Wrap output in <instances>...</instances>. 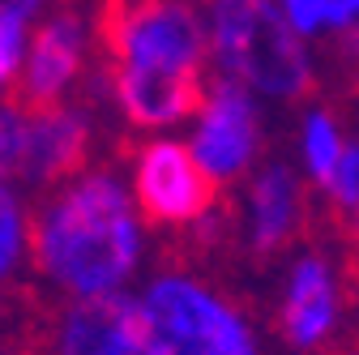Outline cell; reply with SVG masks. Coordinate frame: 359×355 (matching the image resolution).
<instances>
[{
  "label": "cell",
  "instance_id": "obj_22",
  "mask_svg": "<svg viewBox=\"0 0 359 355\" xmlns=\"http://www.w3.org/2000/svg\"><path fill=\"white\" fill-rule=\"evenodd\" d=\"M0 304H5V279H0Z\"/></svg>",
  "mask_w": 359,
  "mask_h": 355
},
{
  "label": "cell",
  "instance_id": "obj_19",
  "mask_svg": "<svg viewBox=\"0 0 359 355\" xmlns=\"http://www.w3.org/2000/svg\"><path fill=\"white\" fill-rule=\"evenodd\" d=\"M48 9V0H0V26H34Z\"/></svg>",
  "mask_w": 359,
  "mask_h": 355
},
{
  "label": "cell",
  "instance_id": "obj_3",
  "mask_svg": "<svg viewBox=\"0 0 359 355\" xmlns=\"http://www.w3.org/2000/svg\"><path fill=\"white\" fill-rule=\"evenodd\" d=\"M133 295L150 355H265L252 313L193 265H158Z\"/></svg>",
  "mask_w": 359,
  "mask_h": 355
},
{
  "label": "cell",
  "instance_id": "obj_8",
  "mask_svg": "<svg viewBox=\"0 0 359 355\" xmlns=\"http://www.w3.org/2000/svg\"><path fill=\"white\" fill-rule=\"evenodd\" d=\"M99 48V18L81 13L77 5H52L30 26L26 69L18 81L22 107L69 103L90 81V56Z\"/></svg>",
  "mask_w": 359,
  "mask_h": 355
},
{
  "label": "cell",
  "instance_id": "obj_1",
  "mask_svg": "<svg viewBox=\"0 0 359 355\" xmlns=\"http://www.w3.org/2000/svg\"><path fill=\"white\" fill-rule=\"evenodd\" d=\"M150 223L128 171L90 163L34 201V274L65 300H116L142 287Z\"/></svg>",
  "mask_w": 359,
  "mask_h": 355
},
{
  "label": "cell",
  "instance_id": "obj_17",
  "mask_svg": "<svg viewBox=\"0 0 359 355\" xmlns=\"http://www.w3.org/2000/svg\"><path fill=\"white\" fill-rule=\"evenodd\" d=\"M278 9L304 39H312V43L325 39V0H278Z\"/></svg>",
  "mask_w": 359,
  "mask_h": 355
},
{
  "label": "cell",
  "instance_id": "obj_5",
  "mask_svg": "<svg viewBox=\"0 0 359 355\" xmlns=\"http://www.w3.org/2000/svg\"><path fill=\"white\" fill-rule=\"evenodd\" d=\"M128 185L146 223L158 232H197L222 206V189L201 171L197 154L184 138L154 133L128 150Z\"/></svg>",
  "mask_w": 359,
  "mask_h": 355
},
{
  "label": "cell",
  "instance_id": "obj_13",
  "mask_svg": "<svg viewBox=\"0 0 359 355\" xmlns=\"http://www.w3.org/2000/svg\"><path fill=\"white\" fill-rule=\"evenodd\" d=\"M34 265V206L22 185L0 189V279L13 283Z\"/></svg>",
  "mask_w": 359,
  "mask_h": 355
},
{
  "label": "cell",
  "instance_id": "obj_24",
  "mask_svg": "<svg viewBox=\"0 0 359 355\" xmlns=\"http://www.w3.org/2000/svg\"><path fill=\"white\" fill-rule=\"evenodd\" d=\"M201 5H205V0H201Z\"/></svg>",
  "mask_w": 359,
  "mask_h": 355
},
{
  "label": "cell",
  "instance_id": "obj_20",
  "mask_svg": "<svg viewBox=\"0 0 359 355\" xmlns=\"http://www.w3.org/2000/svg\"><path fill=\"white\" fill-rule=\"evenodd\" d=\"M342 232H346V244H351V248L359 253V206H355V210H351V214L342 218Z\"/></svg>",
  "mask_w": 359,
  "mask_h": 355
},
{
  "label": "cell",
  "instance_id": "obj_4",
  "mask_svg": "<svg viewBox=\"0 0 359 355\" xmlns=\"http://www.w3.org/2000/svg\"><path fill=\"white\" fill-rule=\"evenodd\" d=\"M95 18L107 73L210 81V26L201 0H103Z\"/></svg>",
  "mask_w": 359,
  "mask_h": 355
},
{
  "label": "cell",
  "instance_id": "obj_23",
  "mask_svg": "<svg viewBox=\"0 0 359 355\" xmlns=\"http://www.w3.org/2000/svg\"><path fill=\"white\" fill-rule=\"evenodd\" d=\"M0 355H5V351H0Z\"/></svg>",
  "mask_w": 359,
  "mask_h": 355
},
{
  "label": "cell",
  "instance_id": "obj_10",
  "mask_svg": "<svg viewBox=\"0 0 359 355\" xmlns=\"http://www.w3.org/2000/svg\"><path fill=\"white\" fill-rule=\"evenodd\" d=\"M95 107L86 99L48 103V107H26L22 120V163H18V185L48 193L65 185L69 175L90 167L95 154Z\"/></svg>",
  "mask_w": 359,
  "mask_h": 355
},
{
  "label": "cell",
  "instance_id": "obj_14",
  "mask_svg": "<svg viewBox=\"0 0 359 355\" xmlns=\"http://www.w3.org/2000/svg\"><path fill=\"white\" fill-rule=\"evenodd\" d=\"M317 197H321L338 218H346V214L359 206V133H351V142H346V150H342L334 175L321 185Z\"/></svg>",
  "mask_w": 359,
  "mask_h": 355
},
{
  "label": "cell",
  "instance_id": "obj_12",
  "mask_svg": "<svg viewBox=\"0 0 359 355\" xmlns=\"http://www.w3.org/2000/svg\"><path fill=\"white\" fill-rule=\"evenodd\" d=\"M351 142V128L342 124V116L325 103H312L299 112L295 120V167L308 180L312 193H321V185L334 175L342 150Z\"/></svg>",
  "mask_w": 359,
  "mask_h": 355
},
{
  "label": "cell",
  "instance_id": "obj_16",
  "mask_svg": "<svg viewBox=\"0 0 359 355\" xmlns=\"http://www.w3.org/2000/svg\"><path fill=\"white\" fill-rule=\"evenodd\" d=\"M26 48H30V26H0V99L18 95Z\"/></svg>",
  "mask_w": 359,
  "mask_h": 355
},
{
  "label": "cell",
  "instance_id": "obj_11",
  "mask_svg": "<svg viewBox=\"0 0 359 355\" xmlns=\"http://www.w3.org/2000/svg\"><path fill=\"white\" fill-rule=\"evenodd\" d=\"M43 355H150L137 295L65 300L48 330Z\"/></svg>",
  "mask_w": 359,
  "mask_h": 355
},
{
  "label": "cell",
  "instance_id": "obj_7",
  "mask_svg": "<svg viewBox=\"0 0 359 355\" xmlns=\"http://www.w3.org/2000/svg\"><path fill=\"white\" fill-rule=\"evenodd\" d=\"M346 317H351V291L342 261L317 244L295 248L274 304L278 342L291 355H330L346 330Z\"/></svg>",
  "mask_w": 359,
  "mask_h": 355
},
{
  "label": "cell",
  "instance_id": "obj_18",
  "mask_svg": "<svg viewBox=\"0 0 359 355\" xmlns=\"http://www.w3.org/2000/svg\"><path fill=\"white\" fill-rule=\"evenodd\" d=\"M359 34V0H325V39Z\"/></svg>",
  "mask_w": 359,
  "mask_h": 355
},
{
  "label": "cell",
  "instance_id": "obj_9",
  "mask_svg": "<svg viewBox=\"0 0 359 355\" xmlns=\"http://www.w3.org/2000/svg\"><path fill=\"white\" fill-rule=\"evenodd\" d=\"M308 180L295 163L265 159L248 180L240 185V218L236 240L252 261H269L287 248H295L304 223H308Z\"/></svg>",
  "mask_w": 359,
  "mask_h": 355
},
{
  "label": "cell",
  "instance_id": "obj_2",
  "mask_svg": "<svg viewBox=\"0 0 359 355\" xmlns=\"http://www.w3.org/2000/svg\"><path fill=\"white\" fill-rule=\"evenodd\" d=\"M210 69L265 103H304L317 91V52L278 0H205Z\"/></svg>",
  "mask_w": 359,
  "mask_h": 355
},
{
  "label": "cell",
  "instance_id": "obj_15",
  "mask_svg": "<svg viewBox=\"0 0 359 355\" xmlns=\"http://www.w3.org/2000/svg\"><path fill=\"white\" fill-rule=\"evenodd\" d=\"M22 120H26V107H22L18 99H0V189H5V185H18Z\"/></svg>",
  "mask_w": 359,
  "mask_h": 355
},
{
  "label": "cell",
  "instance_id": "obj_21",
  "mask_svg": "<svg viewBox=\"0 0 359 355\" xmlns=\"http://www.w3.org/2000/svg\"><path fill=\"white\" fill-rule=\"evenodd\" d=\"M346 65H351L355 86H359V34H351V39H346Z\"/></svg>",
  "mask_w": 359,
  "mask_h": 355
},
{
  "label": "cell",
  "instance_id": "obj_6",
  "mask_svg": "<svg viewBox=\"0 0 359 355\" xmlns=\"http://www.w3.org/2000/svg\"><path fill=\"white\" fill-rule=\"evenodd\" d=\"M265 99H257L248 86L210 73L201 103L189 120L184 142L197 154L201 171L227 193L244 185L248 175L265 163Z\"/></svg>",
  "mask_w": 359,
  "mask_h": 355
}]
</instances>
